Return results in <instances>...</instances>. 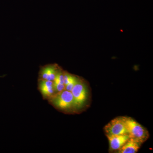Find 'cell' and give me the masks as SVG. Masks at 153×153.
Wrapping results in <instances>:
<instances>
[{"instance_id":"obj_1","label":"cell","mask_w":153,"mask_h":153,"mask_svg":"<svg viewBox=\"0 0 153 153\" xmlns=\"http://www.w3.org/2000/svg\"><path fill=\"white\" fill-rule=\"evenodd\" d=\"M128 134L130 138L143 143L149 139V134L147 129L130 117H126Z\"/></svg>"},{"instance_id":"obj_2","label":"cell","mask_w":153,"mask_h":153,"mask_svg":"<svg viewBox=\"0 0 153 153\" xmlns=\"http://www.w3.org/2000/svg\"><path fill=\"white\" fill-rule=\"evenodd\" d=\"M49 102L58 109L68 111L75 108L74 98L71 91L63 90L49 99Z\"/></svg>"},{"instance_id":"obj_3","label":"cell","mask_w":153,"mask_h":153,"mask_svg":"<svg viewBox=\"0 0 153 153\" xmlns=\"http://www.w3.org/2000/svg\"><path fill=\"white\" fill-rule=\"evenodd\" d=\"M106 135L128 134L126 117H118L113 119L104 127Z\"/></svg>"},{"instance_id":"obj_4","label":"cell","mask_w":153,"mask_h":153,"mask_svg":"<svg viewBox=\"0 0 153 153\" xmlns=\"http://www.w3.org/2000/svg\"><path fill=\"white\" fill-rule=\"evenodd\" d=\"M71 92L74 98L75 108H79L83 106L87 100L88 95L87 85L83 80L79 78Z\"/></svg>"},{"instance_id":"obj_5","label":"cell","mask_w":153,"mask_h":153,"mask_svg":"<svg viewBox=\"0 0 153 153\" xmlns=\"http://www.w3.org/2000/svg\"><path fill=\"white\" fill-rule=\"evenodd\" d=\"M109 144L110 152H117L129 139L127 134L106 135Z\"/></svg>"},{"instance_id":"obj_6","label":"cell","mask_w":153,"mask_h":153,"mask_svg":"<svg viewBox=\"0 0 153 153\" xmlns=\"http://www.w3.org/2000/svg\"><path fill=\"white\" fill-rule=\"evenodd\" d=\"M38 88L45 99H50L55 94L53 81L39 79Z\"/></svg>"},{"instance_id":"obj_7","label":"cell","mask_w":153,"mask_h":153,"mask_svg":"<svg viewBox=\"0 0 153 153\" xmlns=\"http://www.w3.org/2000/svg\"><path fill=\"white\" fill-rule=\"evenodd\" d=\"M59 70L56 64H51L42 67L40 70V79L53 81Z\"/></svg>"},{"instance_id":"obj_8","label":"cell","mask_w":153,"mask_h":153,"mask_svg":"<svg viewBox=\"0 0 153 153\" xmlns=\"http://www.w3.org/2000/svg\"><path fill=\"white\" fill-rule=\"evenodd\" d=\"M142 143L132 138H129L126 143L117 152L118 153H136L138 152Z\"/></svg>"},{"instance_id":"obj_9","label":"cell","mask_w":153,"mask_h":153,"mask_svg":"<svg viewBox=\"0 0 153 153\" xmlns=\"http://www.w3.org/2000/svg\"><path fill=\"white\" fill-rule=\"evenodd\" d=\"M79 78L77 76H74L73 75L72 77H71V80H70L69 82H68L67 85L65 86V90L68 91H71L72 90V88L74 87V85L76 84V82H77Z\"/></svg>"},{"instance_id":"obj_10","label":"cell","mask_w":153,"mask_h":153,"mask_svg":"<svg viewBox=\"0 0 153 153\" xmlns=\"http://www.w3.org/2000/svg\"><path fill=\"white\" fill-rule=\"evenodd\" d=\"M53 81L58 82V83H61V84H64L63 72H61L59 70H58L56 74L55 79Z\"/></svg>"},{"instance_id":"obj_11","label":"cell","mask_w":153,"mask_h":153,"mask_svg":"<svg viewBox=\"0 0 153 153\" xmlns=\"http://www.w3.org/2000/svg\"><path fill=\"white\" fill-rule=\"evenodd\" d=\"M53 87H54V90L55 91V94L60 92L65 89L64 84H61V83L54 82V81H53Z\"/></svg>"}]
</instances>
